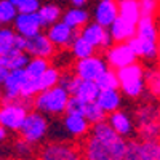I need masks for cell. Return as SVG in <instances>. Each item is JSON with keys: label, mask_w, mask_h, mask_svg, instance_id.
I'll use <instances>...</instances> for the list:
<instances>
[{"label": "cell", "mask_w": 160, "mask_h": 160, "mask_svg": "<svg viewBox=\"0 0 160 160\" xmlns=\"http://www.w3.org/2000/svg\"><path fill=\"white\" fill-rule=\"evenodd\" d=\"M80 148L85 160H125L128 139L120 136L108 120H102L91 127Z\"/></svg>", "instance_id": "cell-1"}, {"label": "cell", "mask_w": 160, "mask_h": 160, "mask_svg": "<svg viewBox=\"0 0 160 160\" xmlns=\"http://www.w3.org/2000/svg\"><path fill=\"white\" fill-rule=\"evenodd\" d=\"M71 93L62 85H56L50 90H43L31 101L32 108L45 115H64L69 109Z\"/></svg>", "instance_id": "cell-2"}, {"label": "cell", "mask_w": 160, "mask_h": 160, "mask_svg": "<svg viewBox=\"0 0 160 160\" xmlns=\"http://www.w3.org/2000/svg\"><path fill=\"white\" fill-rule=\"evenodd\" d=\"M133 117L139 139L160 142V104L142 102L136 108Z\"/></svg>", "instance_id": "cell-3"}, {"label": "cell", "mask_w": 160, "mask_h": 160, "mask_svg": "<svg viewBox=\"0 0 160 160\" xmlns=\"http://www.w3.org/2000/svg\"><path fill=\"white\" fill-rule=\"evenodd\" d=\"M146 71L144 66L138 61L131 62L125 68L118 69V80H120V90L125 96L131 99H138L148 91V83H146Z\"/></svg>", "instance_id": "cell-4"}, {"label": "cell", "mask_w": 160, "mask_h": 160, "mask_svg": "<svg viewBox=\"0 0 160 160\" xmlns=\"http://www.w3.org/2000/svg\"><path fill=\"white\" fill-rule=\"evenodd\" d=\"M37 160H85L80 144L72 141H50L40 148Z\"/></svg>", "instance_id": "cell-5"}, {"label": "cell", "mask_w": 160, "mask_h": 160, "mask_svg": "<svg viewBox=\"0 0 160 160\" xmlns=\"http://www.w3.org/2000/svg\"><path fill=\"white\" fill-rule=\"evenodd\" d=\"M29 112V106L24 99L3 101L0 108V127H5L10 133H19Z\"/></svg>", "instance_id": "cell-6"}, {"label": "cell", "mask_w": 160, "mask_h": 160, "mask_svg": "<svg viewBox=\"0 0 160 160\" xmlns=\"http://www.w3.org/2000/svg\"><path fill=\"white\" fill-rule=\"evenodd\" d=\"M48 130H50V123L47 115L34 109L29 112L22 128L19 130V136L24 138L26 141H29L31 144L37 146L47 138Z\"/></svg>", "instance_id": "cell-7"}, {"label": "cell", "mask_w": 160, "mask_h": 160, "mask_svg": "<svg viewBox=\"0 0 160 160\" xmlns=\"http://www.w3.org/2000/svg\"><path fill=\"white\" fill-rule=\"evenodd\" d=\"M104 58L108 61L109 68L115 71L138 61V56L130 42H114L108 50H104Z\"/></svg>", "instance_id": "cell-8"}, {"label": "cell", "mask_w": 160, "mask_h": 160, "mask_svg": "<svg viewBox=\"0 0 160 160\" xmlns=\"http://www.w3.org/2000/svg\"><path fill=\"white\" fill-rule=\"evenodd\" d=\"M106 69H109V64H108V61H106V58L98 56L95 53V55H91L88 58L77 59L75 64H74L72 72H75L80 78L95 80V82H96Z\"/></svg>", "instance_id": "cell-9"}, {"label": "cell", "mask_w": 160, "mask_h": 160, "mask_svg": "<svg viewBox=\"0 0 160 160\" xmlns=\"http://www.w3.org/2000/svg\"><path fill=\"white\" fill-rule=\"evenodd\" d=\"M78 34L82 35V37H85L96 50H108V48L114 43L109 28L101 26V24L96 22V21L88 22L87 26H83V28L80 29Z\"/></svg>", "instance_id": "cell-10"}, {"label": "cell", "mask_w": 160, "mask_h": 160, "mask_svg": "<svg viewBox=\"0 0 160 160\" xmlns=\"http://www.w3.org/2000/svg\"><path fill=\"white\" fill-rule=\"evenodd\" d=\"M93 123L90 120L77 112H66L62 118V128L72 139H83L91 131Z\"/></svg>", "instance_id": "cell-11"}, {"label": "cell", "mask_w": 160, "mask_h": 160, "mask_svg": "<svg viewBox=\"0 0 160 160\" xmlns=\"http://www.w3.org/2000/svg\"><path fill=\"white\" fill-rule=\"evenodd\" d=\"M26 51L29 56H37V58H47L51 59L56 55V45L50 40L47 32H40L34 37L26 38Z\"/></svg>", "instance_id": "cell-12"}, {"label": "cell", "mask_w": 160, "mask_h": 160, "mask_svg": "<svg viewBox=\"0 0 160 160\" xmlns=\"http://www.w3.org/2000/svg\"><path fill=\"white\" fill-rule=\"evenodd\" d=\"M42 28H43V24L38 16V11L37 13H19L15 22H13V29L24 38H29V37L40 34Z\"/></svg>", "instance_id": "cell-13"}, {"label": "cell", "mask_w": 160, "mask_h": 160, "mask_svg": "<svg viewBox=\"0 0 160 160\" xmlns=\"http://www.w3.org/2000/svg\"><path fill=\"white\" fill-rule=\"evenodd\" d=\"M26 69H13L10 71L8 77L2 82L3 87V101H18L22 99L21 91H22V85L26 80Z\"/></svg>", "instance_id": "cell-14"}, {"label": "cell", "mask_w": 160, "mask_h": 160, "mask_svg": "<svg viewBox=\"0 0 160 160\" xmlns=\"http://www.w3.org/2000/svg\"><path fill=\"white\" fill-rule=\"evenodd\" d=\"M47 35L56 45V48H69L74 38L78 35L75 29H72L69 24H66L62 19L55 22L53 26L47 28Z\"/></svg>", "instance_id": "cell-15"}, {"label": "cell", "mask_w": 160, "mask_h": 160, "mask_svg": "<svg viewBox=\"0 0 160 160\" xmlns=\"http://www.w3.org/2000/svg\"><path fill=\"white\" fill-rule=\"evenodd\" d=\"M108 122L111 123V127L118 133L120 136H123L127 139H130L133 135L136 133V122H135V117H131L127 111L118 109L112 114L108 115Z\"/></svg>", "instance_id": "cell-16"}, {"label": "cell", "mask_w": 160, "mask_h": 160, "mask_svg": "<svg viewBox=\"0 0 160 160\" xmlns=\"http://www.w3.org/2000/svg\"><path fill=\"white\" fill-rule=\"evenodd\" d=\"M118 18V0H99L93 11V19L101 26L111 28Z\"/></svg>", "instance_id": "cell-17"}, {"label": "cell", "mask_w": 160, "mask_h": 160, "mask_svg": "<svg viewBox=\"0 0 160 160\" xmlns=\"http://www.w3.org/2000/svg\"><path fill=\"white\" fill-rule=\"evenodd\" d=\"M157 141L128 139V151L125 160H152Z\"/></svg>", "instance_id": "cell-18"}, {"label": "cell", "mask_w": 160, "mask_h": 160, "mask_svg": "<svg viewBox=\"0 0 160 160\" xmlns=\"http://www.w3.org/2000/svg\"><path fill=\"white\" fill-rule=\"evenodd\" d=\"M130 45L133 47V50H135L138 59L152 61V59L158 58V40L135 35V38H131Z\"/></svg>", "instance_id": "cell-19"}, {"label": "cell", "mask_w": 160, "mask_h": 160, "mask_svg": "<svg viewBox=\"0 0 160 160\" xmlns=\"http://www.w3.org/2000/svg\"><path fill=\"white\" fill-rule=\"evenodd\" d=\"M15 50L26 51V38L19 35L15 29L2 28V31H0V55H5V53Z\"/></svg>", "instance_id": "cell-20"}, {"label": "cell", "mask_w": 160, "mask_h": 160, "mask_svg": "<svg viewBox=\"0 0 160 160\" xmlns=\"http://www.w3.org/2000/svg\"><path fill=\"white\" fill-rule=\"evenodd\" d=\"M122 90L120 88H111V90H101L96 102L101 106V109L106 114H112L122 108Z\"/></svg>", "instance_id": "cell-21"}, {"label": "cell", "mask_w": 160, "mask_h": 160, "mask_svg": "<svg viewBox=\"0 0 160 160\" xmlns=\"http://www.w3.org/2000/svg\"><path fill=\"white\" fill-rule=\"evenodd\" d=\"M109 31H111L114 42H131V38H135V35L138 32V24L125 21L118 16L115 19V22L109 28Z\"/></svg>", "instance_id": "cell-22"}, {"label": "cell", "mask_w": 160, "mask_h": 160, "mask_svg": "<svg viewBox=\"0 0 160 160\" xmlns=\"http://www.w3.org/2000/svg\"><path fill=\"white\" fill-rule=\"evenodd\" d=\"M88 19H90V13L83 7H74L72 5L69 10H66L62 13V21L66 24H69L75 31H80L83 26H87Z\"/></svg>", "instance_id": "cell-23"}, {"label": "cell", "mask_w": 160, "mask_h": 160, "mask_svg": "<svg viewBox=\"0 0 160 160\" xmlns=\"http://www.w3.org/2000/svg\"><path fill=\"white\" fill-rule=\"evenodd\" d=\"M29 55L28 51L24 50H15L5 53V55H0V68H7L10 71L13 69H22L26 68V64L29 62Z\"/></svg>", "instance_id": "cell-24"}, {"label": "cell", "mask_w": 160, "mask_h": 160, "mask_svg": "<svg viewBox=\"0 0 160 160\" xmlns=\"http://www.w3.org/2000/svg\"><path fill=\"white\" fill-rule=\"evenodd\" d=\"M118 16L125 21L138 24L142 18L139 0H118Z\"/></svg>", "instance_id": "cell-25"}, {"label": "cell", "mask_w": 160, "mask_h": 160, "mask_svg": "<svg viewBox=\"0 0 160 160\" xmlns=\"http://www.w3.org/2000/svg\"><path fill=\"white\" fill-rule=\"evenodd\" d=\"M69 51H71V55L75 58V61H77V59H83V58H88V56H91V55H95L96 48L93 47L85 37H82V35L78 34V35L74 38V42L71 43Z\"/></svg>", "instance_id": "cell-26"}, {"label": "cell", "mask_w": 160, "mask_h": 160, "mask_svg": "<svg viewBox=\"0 0 160 160\" xmlns=\"http://www.w3.org/2000/svg\"><path fill=\"white\" fill-rule=\"evenodd\" d=\"M136 35L152 38V40H160V31L155 21V16H142L138 22V32Z\"/></svg>", "instance_id": "cell-27"}, {"label": "cell", "mask_w": 160, "mask_h": 160, "mask_svg": "<svg viewBox=\"0 0 160 160\" xmlns=\"http://www.w3.org/2000/svg\"><path fill=\"white\" fill-rule=\"evenodd\" d=\"M38 16H40V19H42L43 28H50V26H53L55 22H58V21L62 19V11L55 3H47V5L40 7Z\"/></svg>", "instance_id": "cell-28"}, {"label": "cell", "mask_w": 160, "mask_h": 160, "mask_svg": "<svg viewBox=\"0 0 160 160\" xmlns=\"http://www.w3.org/2000/svg\"><path fill=\"white\" fill-rule=\"evenodd\" d=\"M61 77H62V72L55 68V66H50V68L37 78L38 82V90L43 91V90H50L53 87H56L61 83Z\"/></svg>", "instance_id": "cell-29"}, {"label": "cell", "mask_w": 160, "mask_h": 160, "mask_svg": "<svg viewBox=\"0 0 160 160\" xmlns=\"http://www.w3.org/2000/svg\"><path fill=\"white\" fill-rule=\"evenodd\" d=\"M51 66L50 59L47 58H37V56H31L29 58V62L26 64V74H28L29 77H34V78H38L40 75H42L48 68Z\"/></svg>", "instance_id": "cell-30"}, {"label": "cell", "mask_w": 160, "mask_h": 160, "mask_svg": "<svg viewBox=\"0 0 160 160\" xmlns=\"http://www.w3.org/2000/svg\"><path fill=\"white\" fill-rule=\"evenodd\" d=\"M13 155H15L18 160H29L34 155V144H31L29 141H26L24 138H18L11 146Z\"/></svg>", "instance_id": "cell-31"}, {"label": "cell", "mask_w": 160, "mask_h": 160, "mask_svg": "<svg viewBox=\"0 0 160 160\" xmlns=\"http://www.w3.org/2000/svg\"><path fill=\"white\" fill-rule=\"evenodd\" d=\"M18 15H19V10L11 0H2L0 2V22L3 26L13 24Z\"/></svg>", "instance_id": "cell-32"}, {"label": "cell", "mask_w": 160, "mask_h": 160, "mask_svg": "<svg viewBox=\"0 0 160 160\" xmlns=\"http://www.w3.org/2000/svg\"><path fill=\"white\" fill-rule=\"evenodd\" d=\"M96 83L99 85L101 90H111V88H120V80H118V74L115 69L109 68L106 69L101 77L96 80Z\"/></svg>", "instance_id": "cell-33"}, {"label": "cell", "mask_w": 160, "mask_h": 160, "mask_svg": "<svg viewBox=\"0 0 160 160\" xmlns=\"http://www.w3.org/2000/svg\"><path fill=\"white\" fill-rule=\"evenodd\" d=\"M146 83H148V91L151 93V96L160 101V68L146 72Z\"/></svg>", "instance_id": "cell-34"}, {"label": "cell", "mask_w": 160, "mask_h": 160, "mask_svg": "<svg viewBox=\"0 0 160 160\" xmlns=\"http://www.w3.org/2000/svg\"><path fill=\"white\" fill-rule=\"evenodd\" d=\"M19 13H37L40 10V0H11Z\"/></svg>", "instance_id": "cell-35"}, {"label": "cell", "mask_w": 160, "mask_h": 160, "mask_svg": "<svg viewBox=\"0 0 160 160\" xmlns=\"http://www.w3.org/2000/svg\"><path fill=\"white\" fill-rule=\"evenodd\" d=\"M142 16H155L160 11V0H139Z\"/></svg>", "instance_id": "cell-36"}, {"label": "cell", "mask_w": 160, "mask_h": 160, "mask_svg": "<svg viewBox=\"0 0 160 160\" xmlns=\"http://www.w3.org/2000/svg\"><path fill=\"white\" fill-rule=\"evenodd\" d=\"M69 2L74 5V7H85L88 3V0H69Z\"/></svg>", "instance_id": "cell-37"}, {"label": "cell", "mask_w": 160, "mask_h": 160, "mask_svg": "<svg viewBox=\"0 0 160 160\" xmlns=\"http://www.w3.org/2000/svg\"><path fill=\"white\" fill-rule=\"evenodd\" d=\"M8 133H10V131H8L5 127H0V139H2V141H7Z\"/></svg>", "instance_id": "cell-38"}, {"label": "cell", "mask_w": 160, "mask_h": 160, "mask_svg": "<svg viewBox=\"0 0 160 160\" xmlns=\"http://www.w3.org/2000/svg\"><path fill=\"white\" fill-rule=\"evenodd\" d=\"M152 160H160V142H157V146H155V152H154Z\"/></svg>", "instance_id": "cell-39"}, {"label": "cell", "mask_w": 160, "mask_h": 160, "mask_svg": "<svg viewBox=\"0 0 160 160\" xmlns=\"http://www.w3.org/2000/svg\"><path fill=\"white\" fill-rule=\"evenodd\" d=\"M157 59H158V68H160V40H158V58Z\"/></svg>", "instance_id": "cell-40"}]
</instances>
